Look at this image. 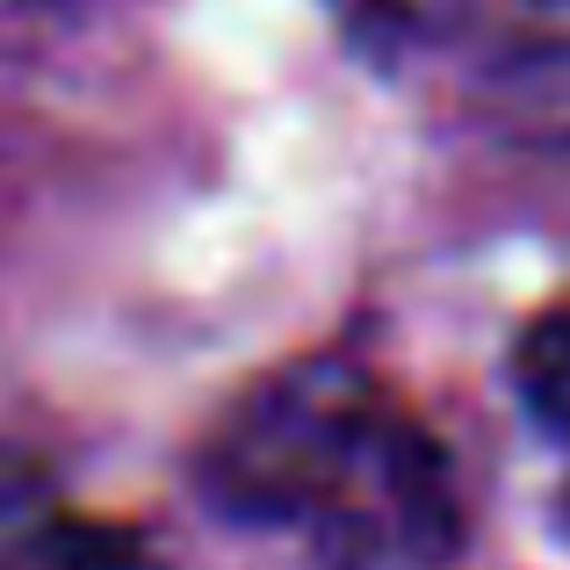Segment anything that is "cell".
I'll return each instance as SVG.
<instances>
[{
  "instance_id": "1",
  "label": "cell",
  "mask_w": 570,
  "mask_h": 570,
  "mask_svg": "<svg viewBox=\"0 0 570 570\" xmlns=\"http://www.w3.org/2000/svg\"><path fill=\"white\" fill-rule=\"evenodd\" d=\"M296 528L311 534L318 563L333 570H426L455 549V476L426 426L397 404H368L340 455L325 462L318 491L304 499Z\"/></svg>"
},
{
  "instance_id": "2",
  "label": "cell",
  "mask_w": 570,
  "mask_h": 570,
  "mask_svg": "<svg viewBox=\"0 0 570 570\" xmlns=\"http://www.w3.org/2000/svg\"><path fill=\"white\" fill-rule=\"evenodd\" d=\"M368 404H376V383L354 362H333V354L267 376L209 433V455H203L209 505H224L238 520H289L296 528L325 462L340 455V441L354 433V419Z\"/></svg>"
},
{
  "instance_id": "3",
  "label": "cell",
  "mask_w": 570,
  "mask_h": 570,
  "mask_svg": "<svg viewBox=\"0 0 570 570\" xmlns=\"http://www.w3.org/2000/svg\"><path fill=\"white\" fill-rule=\"evenodd\" d=\"M476 0H333V29L368 66H412L470 37Z\"/></svg>"
},
{
  "instance_id": "4",
  "label": "cell",
  "mask_w": 570,
  "mask_h": 570,
  "mask_svg": "<svg viewBox=\"0 0 570 570\" xmlns=\"http://www.w3.org/2000/svg\"><path fill=\"white\" fill-rule=\"evenodd\" d=\"M513 383H520V397H528V412L542 419L549 433L570 441V304H549L542 318L520 333Z\"/></svg>"
},
{
  "instance_id": "5",
  "label": "cell",
  "mask_w": 570,
  "mask_h": 570,
  "mask_svg": "<svg viewBox=\"0 0 570 570\" xmlns=\"http://www.w3.org/2000/svg\"><path fill=\"white\" fill-rule=\"evenodd\" d=\"M43 520H51V484H43V470L29 455H14V448H0V570H14V557L37 542Z\"/></svg>"
},
{
  "instance_id": "6",
  "label": "cell",
  "mask_w": 570,
  "mask_h": 570,
  "mask_svg": "<svg viewBox=\"0 0 570 570\" xmlns=\"http://www.w3.org/2000/svg\"><path fill=\"white\" fill-rule=\"evenodd\" d=\"M43 8H58V0H0V37H8V29H22V22H37Z\"/></svg>"
},
{
  "instance_id": "7",
  "label": "cell",
  "mask_w": 570,
  "mask_h": 570,
  "mask_svg": "<svg viewBox=\"0 0 570 570\" xmlns=\"http://www.w3.org/2000/svg\"><path fill=\"white\" fill-rule=\"evenodd\" d=\"M563 520H570V491H563Z\"/></svg>"
}]
</instances>
